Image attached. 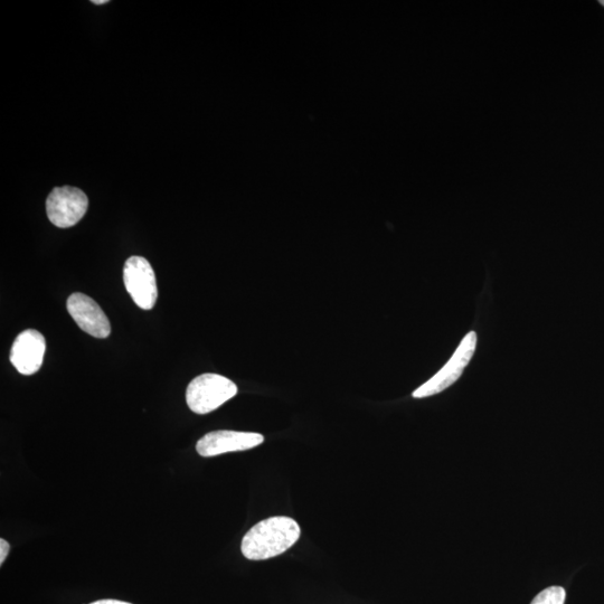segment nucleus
I'll return each instance as SVG.
<instances>
[{
  "mask_svg": "<svg viewBox=\"0 0 604 604\" xmlns=\"http://www.w3.org/2000/svg\"><path fill=\"white\" fill-rule=\"evenodd\" d=\"M91 604H131V603L125 602V601H119V600H99V601L93 602Z\"/></svg>",
  "mask_w": 604,
  "mask_h": 604,
  "instance_id": "9b49d317",
  "label": "nucleus"
},
{
  "mask_svg": "<svg viewBox=\"0 0 604 604\" xmlns=\"http://www.w3.org/2000/svg\"><path fill=\"white\" fill-rule=\"evenodd\" d=\"M299 524L290 517L276 516L264 519L244 535L241 551L244 558L263 561L276 558L294 546L300 539Z\"/></svg>",
  "mask_w": 604,
  "mask_h": 604,
  "instance_id": "f257e3e1",
  "label": "nucleus"
},
{
  "mask_svg": "<svg viewBox=\"0 0 604 604\" xmlns=\"http://www.w3.org/2000/svg\"><path fill=\"white\" fill-rule=\"evenodd\" d=\"M9 550H11V545L4 539L0 540V565H3L5 560L7 559Z\"/></svg>",
  "mask_w": 604,
  "mask_h": 604,
  "instance_id": "9d476101",
  "label": "nucleus"
},
{
  "mask_svg": "<svg viewBox=\"0 0 604 604\" xmlns=\"http://www.w3.org/2000/svg\"><path fill=\"white\" fill-rule=\"evenodd\" d=\"M45 351L44 336L35 329H27L15 339L9 358L18 372L33 375L41 370Z\"/></svg>",
  "mask_w": 604,
  "mask_h": 604,
  "instance_id": "6e6552de",
  "label": "nucleus"
},
{
  "mask_svg": "<svg viewBox=\"0 0 604 604\" xmlns=\"http://www.w3.org/2000/svg\"><path fill=\"white\" fill-rule=\"evenodd\" d=\"M238 394V386L228 377L207 373L197 376L186 391V402L196 414H207Z\"/></svg>",
  "mask_w": 604,
  "mask_h": 604,
  "instance_id": "f03ea898",
  "label": "nucleus"
},
{
  "mask_svg": "<svg viewBox=\"0 0 604 604\" xmlns=\"http://www.w3.org/2000/svg\"><path fill=\"white\" fill-rule=\"evenodd\" d=\"M94 5H103V4H107L108 0H93L92 2Z\"/></svg>",
  "mask_w": 604,
  "mask_h": 604,
  "instance_id": "f8f14e48",
  "label": "nucleus"
},
{
  "mask_svg": "<svg viewBox=\"0 0 604 604\" xmlns=\"http://www.w3.org/2000/svg\"><path fill=\"white\" fill-rule=\"evenodd\" d=\"M565 590L561 587H551L542 591L532 604H564Z\"/></svg>",
  "mask_w": 604,
  "mask_h": 604,
  "instance_id": "1a4fd4ad",
  "label": "nucleus"
},
{
  "mask_svg": "<svg viewBox=\"0 0 604 604\" xmlns=\"http://www.w3.org/2000/svg\"><path fill=\"white\" fill-rule=\"evenodd\" d=\"M66 308L83 332L96 338H107L110 335L109 319L92 298L75 292L66 302Z\"/></svg>",
  "mask_w": 604,
  "mask_h": 604,
  "instance_id": "0eeeda50",
  "label": "nucleus"
},
{
  "mask_svg": "<svg viewBox=\"0 0 604 604\" xmlns=\"http://www.w3.org/2000/svg\"><path fill=\"white\" fill-rule=\"evenodd\" d=\"M264 442L260 433L220 430L207 433L198 440V455L210 458L229 452L245 451L256 448Z\"/></svg>",
  "mask_w": 604,
  "mask_h": 604,
  "instance_id": "423d86ee",
  "label": "nucleus"
},
{
  "mask_svg": "<svg viewBox=\"0 0 604 604\" xmlns=\"http://www.w3.org/2000/svg\"><path fill=\"white\" fill-rule=\"evenodd\" d=\"M89 200L86 193L77 187H56L46 201L49 220L60 229L72 228L88 211Z\"/></svg>",
  "mask_w": 604,
  "mask_h": 604,
  "instance_id": "20e7f679",
  "label": "nucleus"
},
{
  "mask_svg": "<svg viewBox=\"0 0 604 604\" xmlns=\"http://www.w3.org/2000/svg\"><path fill=\"white\" fill-rule=\"evenodd\" d=\"M600 4H601L602 6H604V0H601Z\"/></svg>",
  "mask_w": 604,
  "mask_h": 604,
  "instance_id": "ddd939ff",
  "label": "nucleus"
},
{
  "mask_svg": "<svg viewBox=\"0 0 604 604\" xmlns=\"http://www.w3.org/2000/svg\"><path fill=\"white\" fill-rule=\"evenodd\" d=\"M476 347L477 334L470 332L462 339L450 361L432 379L413 392V398H429V396L439 394L450 388L452 384H455L460 379L462 373H464L471 358L474 357Z\"/></svg>",
  "mask_w": 604,
  "mask_h": 604,
  "instance_id": "7ed1b4c3",
  "label": "nucleus"
},
{
  "mask_svg": "<svg viewBox=\"0 0 604 604\" xmlns=\"http://www.w3.org/2000/svg\"><path fill=\"white\" fill-rule=\"evenodd\" d=\"M127 291L135 304L144 310L153 309L158 298L154 269L143 257H130L124 268Z\"/></svg>",
  "mask_w": 604,
  "mask_h": 604,
  "instance_id": "39448f33",
  "label": "nucleus"
}]
</instances>
